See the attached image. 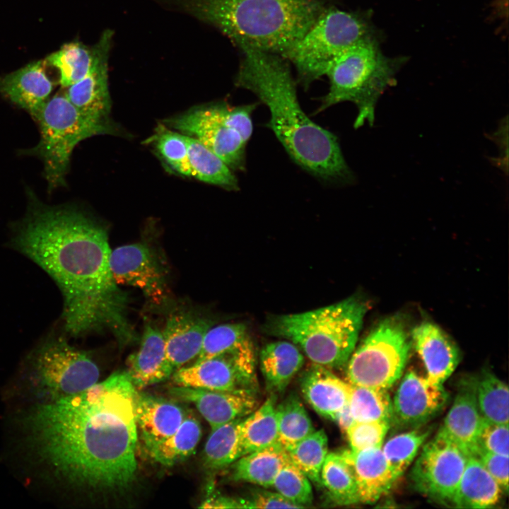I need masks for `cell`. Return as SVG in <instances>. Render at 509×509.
<instances>
[{
    "label": "cell",
    "instance_id": "cell-9",
    "mask_svg": "<svg viewBox=\"0 0 509 509\" xmlns=\"http://www.w3.org/2000/svg\"><path fill=\"white\" fill-rule=\"evenodd\" d=\"M257 105L214 103L172 119L169 124L194 136L233 171H244L246 148L253 132L252 116Z\"/></svg>",
    "mask_w": 509,
    "mask_h": 509
},
{
    "label": "cell",
    "instance_id": "cell-25",
    "mask_svg": "<svg viewBox=\"0 0 509 509\" xmlns=\"http://www.w3.org/2000/svg\"><path fill=\"white\" fill-rule=\"evenodd\" d=\"M301 392L310 406L320 416L332 421L348 404L350 383L327 368L314 364L300 380Z\"/></svg>",
    "mask_w": 509,
    "mask_h": 509
},
{
    "label": "cell",
    "instance_id": "cell-30",
    "mask_svg": "<svg viewBox=\"0 0 509 509\" xmlns=\"http://www.w3.org/2000/svg\"><path fill=\"white\" fill-rule=\"evenodd\" d=\"M276 401L275 395H271L259 408L243 418L241 424L243 455L278 443Z\"/></svg>",
    "mask_w": 509,
    "mask_h": 509
},
{
    "label": "cell",
    "instance_id": "cell-19",
    "mask_svg": "<svg viewBox=\"0 0 509 509\" xmlns=\"http://www.w3.org/2000/svg\"><path fill=\"white\" fill-rule=\"evenodd\" d=\"M212 322L192 310H178L169 315L163 335L167 355L175 368L197 358Z\"/></svg>",
    "mask_w": 509,
    "mask_h": 509
},
{
    "label": "cell",
    "instance_id": "cell-7",
    "mask_svg": "<svg viewBox=\"0 0 509 509\" xmlns=\"http://www.w3.org/2000/svg\"><path fill=\"white\" fill-rule=\"evenodd\" d=\"M365 40H380L369 12L327 6L303 36L281 56L294 65L296 83L306 89L325 76L344 50Z\"/></svg>",
    "mask_w": 509,
    "mask_h": 509
},
{
    "label": "cell",
    "instance_id": "cell-18",
    "mask_svg": "<svg viewBox=\"0 0 509 509\" xmlns=\"http://www.w3.org/2000/svg\"><path fill=\"white\" fill-rule=\"evenodd\" d=\"M476 384V377L469 376L460 380L453 404L438 431L469 455L475 452L484 421L477 404Z\"/></svg>",
    "mask_w": 509,
    "mask_h": 509
},
{
    "label": "cell",
    "instance_id": "cell-29",
    "mask_svg": "<svg viewBox=\"0 0 509 509\" xmlns=\"http://www.w3.org/2000/svg\"><path fill=\"white\" fill-rule=\"evenodd\" d=\"M192 176L230 191L239 190L233 170L197 139L185 136Z\"/></svg>",
    "mask_w": 509,
    "mask_h": 509
},
{
    "label": "cell",
    "instance_id": "cell-2",
    "mask_svg": "<svg viewBox=\"0 0 509 509\" xmlns=\"http://www.w3.org/2000/svg\"><path fill=\"white\" fill-rule=\"evenodd\" d=\"M15 227L11 246L43 269L59 288L66 332H108L120 345L138 339L129 299L112 275L106 229L83 212L33 201Z\"/></svg>",
    "mask_w": 509,
    "mask_h": 509
},
{
    "label": "cell",
    "instance_id": "cell-38",
    "mask_svg": "<svg viewBox=\"0 0 509 509\" xmlns=\"http://www.w3.org/2000/svg\"><path fill=\"white\" fill-rule=\"evenodd\" d=\"M287 452L290 460L310 480L321 484L320 472L328 454V440L323 429L315 430Z\"/></svg>",
    "mask_w": 509,
    "mask_h": 509
},
{
    "label": "cell",
    "instance_id": "cell-21",
    "mask_svg": "<svg viewBox=\"0 0 509 509\" xmlns=\"http://www.w3.org/2000/svg\"><path fill=\"white\" fill-rule=\"evenodd\" d=\"M127 371L136 390L168 379L175 368L168 359L163 332L146 322L137 351L129 356Z\"/></svg>",
    "mask_w": 509,
    "mask_h": 509
},
{
    "label": "cell",
    "instance_id": "cell-32",
    "mask_svg": "<svg viewBox=\"0 0 509 509\" xmlns=\"http://www.w3.org/2000/svg\"><path fill=\"white\" fill-rule=\"evenodd\" d=\"M97 52V42L88 47L81 42H71L49 54L45 62L47 65L57 69L59 83L66 88L88 73Z\"/></svg>",
    "mask_w": 509,
    "mask_h": 509
},
{
    "label": "cell",
    "instance_id": "cell-14",
    "mask_svg": "<svg viewBox=\"0 0 509 509\" xmlns=\"http://www.w3.org/2000/svg\"><path fill=\"white\" fill-rule=\"evenodd\" d=\"M110 265L118 285L139 288L153 304L165 302L168 288L164 265L148 245L134 243L111 250Z\"/></svg>",
    "mask_w": 509,
    "mask_h": 509
},
{
    "label": "cell",
    "instance_id": "cell-46",
    "mask_svg": "<svg viewBox=\"0 0 509 509\" xmlns=\"http://www.w3.org/2000/svg\"><path fill=\"white\" fill-rule=\"evenodd\" d=\"M243 508H301L278 492L255 490L247 497L241 498Z\"/></svg>",
    "mask_w": 509,
    "mask_h": 509
},
{
    "label": "cell",
    "instance_id": "cell-10",
    "mask_svg": "<svg viewBox=\"0 0 509 509\" xmlns=\"http://www.w3.org/2000/svg\"><path fill=\"white\" fill-rule=\"evenodd\" d=\"M32 392L46 403L81 392L98 382V365L84 351L62 337H50L30 360Z\"/></svg>",
    "mask_w": 509,
    "mask_h": 509
},
{
    "label": "cell",
    "instance_id": "cell-26",
    "mask_svg": "<svg viewBox=\"0 0 509 509\" xmlns=\"http://www.w3.org/2000/svg\"><path fill=\"white\" fill-rule=\"evenodd\" d=\"M502 492L480 460L469 455L451 505L459 508H491L498 502Z\"/></svg>",
    "mask_w": 509,
    "mask_h": 509
},
{
    "label": "cell",
    "instance_id": "cell-12",
    "mask_svg": "<svg viewBox=\"0 0 509 509\" xmlns=\"http://www.w3.org/2000/svg\"><path fill=\"white\" fill-rule=\"evenodd\" d=\"M255 351L250 337L218 356L174 370L177 386L209 390L257 391Z\"/></svg>",
    "mask_w": 509,
    "mask_h": 509
},
{
    "label": "cell",
    "instance_id": "cell-1",
    "mask_svg": "<svg viewBox=\"0 0 509 509\" xmlns=\"http://www.w3.org/2000/svg\"><path fill=\"white\" fill-rule=\"evenodd\" d=\"M136 391L127 371L117 372L81 392L38 404L25 419L37 455L69 484L129 486L137 470Z\"/></svg>",
    "mask_w": 509,
    "mask_h": 509
},
{
    "label": "cell",
    "instance_id": "cell-48",
    "mask_svg": "<svg viewBox=\"0 0 509 509\" xmlns=\"http://www.w3.org/2000/svg\"><path fill=\"white\" fill-rule=\"evenodd\" d=\"M334 421L338 423L340 430L344 433H346L348 428L355 422L348 404L338 413Z\"/></svg>",
    "mask_w": 509,
    "mask_h": 509
},
{
    "label": "cell",
    "instance_id": "cell-17",
    "mask_svg": "<svg viewBox=\"0 0 509 509\" xmlns=\"http://www.w3.org/2000/svg\"><path fill=\"white\" fill-rule=\"evenodd\" d=\"M170 390L173 396L194 404L211 429L244 418L258 406L255 390H209L180 386Z\"/></svg>",
    "mask_w": 509,
    "mask_h": 509
},
{
    "label": "cell",
    "instance_id": "cell-33",
    "mask_svg": "<svg viewBox=\"0 0 509 509\" xmlns=\"http://www.w3.org/2000/svg\"><path fill=\"white\" fill-rule=\"evenodd\" d=\"M201 436L199 422L191 416H185L173 434L147 450L154 461L170 467L189 457L194 452Z\"/></svg>",
    "mask_w": 509,
    "mask_h": 509
},
{
    "label": "cell",
    "instance_id": "cell-22",
    "mask_svg": "<svg viewBox=\"0 0 509 509\" xmlns=\"http://www.w3.org/2000/svg\"><path fill=\"white\" fill-rule=\"evenodd\" d=\"M411 343L421 358L431 381L443 384L460 361V351L451 339L436 324L423 322L411 332Z\"/></svg>",
    "mask_w": 509,
    "mask_h": 509
},
{
    "label": "cell",
    "instance_id": "cell-15",
    "mask_svg": "<svg viewBox=\"0 0 509 509\" xmlns=\"http://www.w3.org/2000/svg\"><path fill=\"white\" fill-rule=\"evenodd\" d=\"M447 399L443 384L410 370L402 378L392 401L390 424L398 428H419L435 416Z\"/></svg>",
    "mask_w": 509,
    "mask_h": 509
},
{
    "label": "cell",
    "instance_id": "cell-35",
    "mask_svg": "<svg viewBox=\"0 0 509 509\" xmlns=\"http://www.w3.org/2000/svg\"><path fill=\"white\" fill-rule=\"evenodd\" d=\"M276 412L278 443L286 450L315 431L303 404L295 394L276 404Z\"/></svg>",
    "mask_w": 509,
    "mask_h": 509
},
{
    "label": "cell",
    "instance_id": "cell-27",
    "mask_svg": "<svg viewBox=\"0 0 509 509\" xmlns=\"http://www.w3.org/2000/svg\"><path fill=\"white\" fill-rule=\"evenodd\" d=\"M259 362L268 388L272 392H281L303 367L304 357L293 342L276 341L262 349Z\"/></svg>",
    "mask_w": 509,
    "mask_h": 509
},
{
    "label": "cell",
    "instance_id": "cell-42",
    "mask_svg": "<svg viewBox=\"0 0 509 509\" xmlns=\"http://www.w3.org/2000/svg\"><path fill=\"white\" fill-rule=\"evenodd\" d=\"M156 143L160 153L175 170L183 175L192 176L185 135L160 126Z\"/></svg>",
    "mask_w": 509,
    "mask_h": 509
},
{
    "label": "cell",
    "instance_id": "cell-43",
    "mask_svg": "<svg viewBox=\"0 0 509 509\" xmlns=\"http://www.w3.org/2000/svg\"><path fill=\"white\" fill-rule=\"evenodd\" d=\"M390 426L387 421H355L346 432L351 450L382 447Z\"/></svg>",
    "mask_w": 509,
    "mask_h": 509
},
{
    "label": "cell",
    "instance_id": "cell-47",
    "mask_svg": "<svg viewBox=\"0 0 509 509\" xmlns=\"http://www.w3.org/2000/svg\"><path fill=\"white\" fill-rule=\"evenodd\" d=\"M201 508H243L241 498L213 494L209 496L199 506Z\"/></svg>",
    "mask_w": 509,
    "mask_h": 509
},
{
    "label": "cell",
    "instance_id": "cell-36",
    "mask_svg": "<svg viewBox=\"0 0 509 509\" xmlns=\"http://www.w3.org/2000/svg\"><path fill=\"white\" fill-rule=\"evenodd\" d=\"M476 401L482 418L487 421L508 423V388L490 372L476 377Z\"/></svg>",
    "mask_w": 509,
    "mask_h": 509
},
{
    "label": "cell",
    "instance_id": "cell-37",
    "mask_svg": "<svg viewBox=\"0 0 509 509\" xmlns=\"http://www.w3.org/2000/svg\"><path fill=\"white\" fill-rule=\"evenodd\" d=\"M348 406L355 421L391 422L392 400L386 389L350 383Z\"/></svg>",
    "mask_w": 509,
    "mask_h": 509
},
{
    "label": "cell",
    "instance_id": "cell-45",
    "mask_svg": "<svg viewBox=\"0 0 509 509\" xmlns=\"http://www.w3.org/2000/svg\"><path fill=\"white\" fill-rule=\"evenodd\" d=\"M476 456L486 471L499 484L503 491L508 488V455L478 451Z\"/></svg>",
    "mask_w": 509,
    "mask_h": 509
},
{
    "label": "cell",
    "instance_id": "cell-23",
    "mask_svg": "<svg viewBox=\"0 0 509 509\" xmlns=\"http://www.w3.org/2000/svg\"><path fill=\"white\" fill-rule=\"evenodd\" d=\"M44 61L32 62L0 76V94L29 113L35 119L53 90Z\"/></svg>",
    "mask_w": 509,
    "mask_h": 509
},
{
    "label": "cell",
    "instance_id": "cell-41",
    "mask_svg": "<svg viewBox=\"0 0 509 509\" xmlns=\"http://www.w3.org/2000/svg\"><path fill=\"white\" fill-rule=\"evenodd\" d=\"M249 337L247 328L242 323H229L211 327L204 338L197 361L223 353Z\"/></svg>",
    "mask_w": 509,
    "mask_h": 509
},
{
    "label": "cell",
    "instance_id": "cell-44",
    "mask_svg": "<svg viewBox=\"0 0 509 509\" xmlns=\"http://www.w3.org/2000/svg\"><path fill=\"white\" fill-rule=\"evenodd\" d=\"M508 423H497L484 419L476 445L478 451L508 455Z\"/></svg>",
    "mask_w": 509,
    "mask_h": 509
},
{
    "label": "cell",
    "instance_id": "cell-24",
    "mask_svg": "<svg viewBox=\"0 0 509 509\" xmlns=\"http://www.w3.org/2000/svg\"><path fill=\"white\" fill-rule=\"evenodd\" d=\"M358 488L359 502L371 504L386 494L397 479L387 464L382 447L341 452Z\"/></svg>",
    "mask_w": 509,
    "mask_h": 509
},
{
    "label": "cell",
    "instance_id": "cell-20",
    "mask_svg": "<svg viewBox=\"0 0 509 509\" xmlns=\"http://www.w3.org/2000/svg\"><path fill=\"white\" fill-rule=\"evenodd\" d=\"M134 411L138 433L147 450L173 434L186 416L175 402L138 390L134 396Z\"/></svg>",
    "mask_w": 509,
    "mask_h": 509
},
{
    "label": "cell",
    "instance_id": "cell-4",
    "mask_svg": "<svg viewBox=\"0 0 509 509\" xmlns=\"http://www.w3.org/2000/svg\"><path fill=\"white\" fill-rule=\"evenodd\" d=\"M208 23L240 49L281 55L327 6L324 0H154Z\"/></svg>",
    "mask_w": 509,
    "mask_h": 509
},
{
    "label": "cell",
    "instance_id": "cell-3",
    "mask_svg": "<svg viewBox=\"0 0 509 509\" xmlns=\"http://www.w3.org/2000/svg\"><path fill=\"white\" fill-rule=\"evenodd\" d=\"M240 51L235 84L254 93L267 107L270 118L266 126L290 158L324 182L351 183L354 175L337 136L314 122L300 106L288 62L275 53L250 48Z\"/></svg>",
    "mask_w": 509,
    "mask_h": 509
},
{
    "label": "cell",
    "instance_id": "cell-34",
    "mask_svg": "<svg viewBox=\"0 0 509 509\" xmlns=\"http://www.w3.org/2000/svg\"><path fill=\"white\" fill-rule=\"evenodd\" d=\"M320 481L334 503L339 505L360 503L353 473L341 452L327 454L321 469Z\"/></svg>",
    "mask_w": 509,
    "mask_h": 509
},
{
    "label": "cell",
    "instance_id": "cell-39",
    "mask_svg": "<svg viewBox=\"0 0 509 509\" xmlns=\"http://www.w3.org/2000/svg\"><path fill=\"white\" fill-rule=\"evenodd\" d=\"M428 435V431L413 430L396 435L385 443L383 455L397 479L410 465Z\"/></svg>",
    "mask_w": 509,
    "mask_h": 509
},
{
    "label": "cell",
    "instance_id": "cell-40",
    "mask_svg": "<svg viewBox=\"0 0 509 509\" xmlns=\"http://www.w3.org/2000/svg\"><path fill=\"white\" fill-rule=\"evenodd\" d=\"M271 487L301 508L308 507L312 502L310 479L290 459L276 476Z\"/></svg>",
    "mask_w": 509,
    "mask_h": 509
},
{
    "label": "cell",
    "instance_id": "cell-16",
    "mask_svg": "<svg viewBox=\"0 0 509 509\" xmlns=\"http://www.w3.org/2000/svg\"><path fill=\"white\" fill-rule=\"evenodd\" d=\"M113 32L105 30L98 43V52L88 73L66 88L64 93L82 114L98 122H107L111 108L108 86V58Z\"/></svg>",
    "mask_w": 509,
    "mask_h": 509
},
{
    "label": "cell",
    "instance_id": "cell-5",
    "mask_svg": "<svg viewBox=\"0 0 509 509\" xmlns=\"http://www.w3.org/2000/svg\"><path fill=\"white\" fill-rule=\"evenodd\" d=\"M367 310L364 301L350 297L316 310L275 317L268 329L298 345L312 363L340 368L356 348Z\"/></svg>",
    "mask_w": 509,
    "mask_h": 509
},
{
    "label": "cell",
    "instance_id": "cell-8",
    "mask_svg": "<svg viewBox=\"0 0 509 509\" xmlns=\"http://www.w3.org/2000/svg\"><path fill=\"white\" fill-rule=\"evenodd\" d=\"M35 120L39 125L40 140L23 153L41 159L49 191L65 184L71 156L78 144L93 136L114 131L107 122L82 114L64 94L49 98Z\"/></svg>",
    "mask_w": 509,
    "mask_h": 509
},
{
    "label": "cell",
    "instance_id": "cell-31",
    "mask_svg": "<svg viewBox=\"0 0 509 509\" xmlns=\"http://www.w3.org/2000/svg\"><path fill=\"white\" fill-rule=\"evenodd\" d=\"M236 419L211 429L204 449V464L218 470L233 464L243 455L241 424Z\"/></svg>",
    "mask_w": 509,
    "mask_h": 509
},
{
    "label": "cell",
    "instance_id": "cell-28",
    "mask_svg": "<svg viewBox=\"0 0 509 509\" xmlns=\"http://www.w3.org/2000/svg\"><path fill=\"white\" fill-rule=\"evenodd\" d=\"M288 460L287 450L276 443L238 459L234 462L233 478L235 481L271 487L276 476Z\"/></svg>",
    "mask_w": 509,
    "mask_h": 509
},
{
    "label": "cell",
    "instance_id": "cell-13",
    "mask_svg": "<svg viewBox=\"0 0 509 509\" xmlns=\"http://www.w3.org/2000/svg\"><path fill=\"white\" fill-rule=\"evenodd\" d=\"M469 454L438 433L426 443L414 463L411 479L414 488L435 502L451 505Z\"/></svg>",
    "mask_w": 509,
    "mask_h": 509
},
{
    "label": "cell",
    "instance_id": "cell-11",
    "mask_svg": "<svg viewBox=\"0 0 509 509\" xmlns=\"http://www.w3.org/2000/svg\"><path fill=\"white\" fill-rule=\"evenodd\" d=\"M411 344L401 318L384 320L352 352L346 363L347 381L388 390L402 375Z\"/></svg>",
    "mask_w": 509,
    "mask_h": 509
},
{
    "label": "cell",
    "instance_id": "cell-6",
    "mask_svg": "<svg viewBox=\"0 0 509 509\" xmlns=\"http://www.w3.org/2000/svg\"><path fill=\"white\" fill-rule=\"evenodd\" d=\"M403 63L402 57L385 56L380 48L379 40H365L349 47L338 56L325 76L329 87L320 98L315 114L342 102H351L357 108L355 129L365 122L372 126L375 121L376 103L390 86Z\"/></svg>",
    "mask_w": 509,
    "mask_h": 509
}]
</instances>
